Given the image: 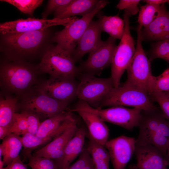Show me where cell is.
I'll return each instance as SVG.
<instances>
[{
    "instance_id": "28",
    "label": "cell",
    "mask_w": 169,
    "mask_h": 169,
    "mask_svg": "<svg viewBox=\"0 0 169 169\" xmlns=\"http://www.w3.org/2000/svg\"><path fill=\"white\" fill-rule=\"evenodd\" d=\"M0 1L12 5L22 13L30 16L33 15L35 9L44 2L43 0H1Z\"/></svg>"
},
{
    "instance_id": "5",
    "label": "cell",
    "mask_w": 169,
    "mask_h": 169,
    "mask_svg": "<svg viewBox=\"0 0 169 169\" xmlns=\"http://www.w3.org/2000/svg\"><path fill=\"white\" fill-rule=\"evenodd\" d=\"M68 104L47 96L35 86L19 97L18 110L28 111L39 119H46L67 110Z\"/></svg>"
},
{
    "instance_id": "18",
    "label": "cell",
    "mask_w": 169,
    "mask_h": 169,
    "mask_svg": "<svg viewBox=\"0 0 169 169\" xmlns=\"http://www.w3.org/2000/svg\"><path fill=\"white\" fill-rule=\"evenodd\" d=\"M163 114L158 108L154 110H142L139 124V133L136 145L150 144L151 139L158 129Z\"/></svg>"
},
{
    "instance_id": "44",
    "label": "cell",
    "mask_w": 169,
    "mask_h": 169,
    "mask_svg": "<svg viewBox=\"0 0 169 169\" xmlns=\"http://www.w3.org/2000/svg\"><path fill=\"white\" fill-rule=\"evenodd\" d=\"M167 158L169 162V140L168 142V143L167 148V152H166Z\"/></svg>"
},
{
    "instance_id": "9",
    "label": "cell",
    "mask_w": 169,
    "mask_h": 169,
    "mask_svg": "<svg viewBox=\"0 0 169 169\" xmlns=\"http://www.w3.org/2000/svg\"><path fill=\"white\" fill-rule=\"evenodd\" d=\"M109 3L107 0H99L91 12L75 20L61 30L55 32L54 43L72 55L93 18Z\"/></svg>"
},
{
    "instance_id": "7",
    "label": "cell",
    "mask_w": 169,
    "mask_h": 169,
    "mask_svg": "<svg viewBox=\"0 0 169 169\" xmlns=\"http://www.w3.org/2000/svg\"><path fill=\"white\" fill-rule=\"evenodd\" d=\"M116 106H131L142 110L158 109L152 103L146 92L124 83L121 86L112 88L103 99L98 108Z\"/></svg>"
},
{
    "instance_id": "6",
    "label": "cell",
    "mask_w": 169,
    "mask_h": 169,
    "mask_svg": "<svg viewBox=\"0 0 169 169\" xmlns=\"http://www.w3.org/2000/svg\"><path fill=\"white\" fill-rule=\"evenodd\" d=\"M75 63L71 54L56 44L46 51L38 64L41 74L75 78L80 72Z\"/></svg>"
},
{
    "instance_id": "13",
    "label": "cell",
    "mask_w": 169,
    "mask_h": 169,
    "mask_svg": "<svg viewBox=\"0 0 169 169\" xmlns=\"http://www.w3.org/2000/svg\"><path fill=\"white\" fill-rule=\"evenodd\" d=\"M116 47L115 39L110 37L102 41L81 64L80 72L93 75L99 74L111 64Z\"/></svg>"
},
{
    "instance_id": "49",
    "label": "cell",
    "mask_w": 169,
    "mask_h": 169,
    "mask_svg": "<svg viewBox=\"0 0 169 169\" xmlns=\"http://www.w3.org/2000/svg\"><path fill=\"white\" fill-rule=\"evenodd\" d=\"M166 93V94L167 95H169V92L168 93H166V92H165Z\"/></svg>"
},
{
    "instance_id": "16",
    "label": "cell",
    "mask_w": 169,
    "mask_h": 169,
    "mask_svg": "<svg viewBox=\"0 0 169 169\" xmlns=\"http://www.w3.org/2000/svg\"><path fill=\"white\" fill-rule=\"evenodd\" d=\"M135 152L137 169H165L169 165L167 158L152 145H136Z\"/></svg>"
},
{
    "instance_id": "36",
    "label": "cell",
    "mask_w": 169,
    "mask_h": 169,
    "mask_svg": "<svg viewBox=\"0 0 169 169\" xmlns=\"http://www.w3.org/2000/svg\"><path fill=\"white\" fill-rule=\"evenodd\" d=\"M93 162L91 155L87 148H84L77 160L68 169H84Z\"/></svg>"
},
{
    "instance_id": "40",
    "label": "cell",
    "mask_w": 169,
    "mask_h": 169,
    "mask_svg": "<svg viewBox=\"0 0 169 169\" xmlns=\"http://www.w3.org/2000/svg\"><path fill=\"white\" fill-rule=\"evenodd\" d=\"M95 169H110L109 163L93 154H90Z\"/></svg>"
},
{
    "instance_id": "4",
    "label": "cell",
    "mask_w": 169,
    "mask_h": 169,
    "mask_svg": "<svg viewBox=\"0 0 169 169\" xmlns=\"http://www.w3.org/2000/svg\"><path fill=\"white\" fill-rule=\"evenodd\" d=\"M79 110L92 112L104 122H109L130 131L138 127L142 110L138 108L129 109L121 106H113L104 109L94 108L80 100L74 108L69 109L72 112Z\"/></svg>"
},
{
    "instance_id": "29",
    "label": "cell",
    "mask_w": 169,
    "mask_h": 169,
    "mask_svg": "<svg viewBox=\"0 0 169 169\" xmlns=\"http://www.w3.org/2000/svg\"><path fill=\"white\" fill-rule=\"evenodd\" d=\"M28 124L26 116L22 111L16 112L13 123L9 130V134L14 133L18 136L23 135L28 132Z\"/></svg>"
},
{
    "instance_id": "23",
    "label": "cell",
    "mask_w": 169,
    "mask_h": 169,
    "mask_svg": "<svg viewBox=\"0 0 169 169\" xmlns=\"http://www.w3.org/2000/svg\"><path fill=\"white\" fill-rule=\"evenodd\" d=\"M19 97L3 91L0 96V126H10L12 125L15 114L18 110Z\"/></svg>"
},
{
    "instance_id": "2",
    "label": "cell",
    "mask_w": 169,
    "mask_h": 169,
    "mask_svg": "<svg viewBox=\"0 0 169 169\" xmlns=\"http://www.w3.org/2000/svg\"><path fill=\"white\" fill-rule=\"evenodd\" d=\"M38 64L23 61H0V85L2 91L20 97L40 81Z\"/></svg>"
},
{
    "instance_id": "20",
    "label": "cell",
    "mask_w": 169,
    "mask_h": 169,
    "mask_svg": "<svg viewBox=\"0 0 169 169\" xmlns=\"http://www.w3.org/2000/svg\"><path fill=\"white\" fill-rule=\"evenodd\" d=\"M86 132L84 127L78 128L65 148L63 157L57 165L59 169H68L71 163L79 155L84 149Z\"/></svg>"
},
{
    "instance_id": "41",
    "label": "cell",
    "mask_w": 169,
    "mask_h": 169,
    "mask_svg": "<svg viewBox=\"0 0 169 169\" xmlns=\"http://www.w3.org/2000/svg\"><path fill=\"white\" fill-rule=\"evenodd\" d=\"M143 1L146 2V4L156 5L165 4L166 3H169V0H145Z\"/></svg>"
},
{
    "instance_id": "12",
    "label": "cell",
    "mask_w": 169,
    "mask_h": 169,
    "mask_svg": "<svg viewBox=\"0 0 169 169\" xmlns=\"http://www.w3.org/2000/svg\"><path fill=\"white\" fill-rule=\"evenodd\" d=\"M78 84L75 78L50 76L35 86L47 96L69 103L76 97Z\"/></svg>"
},
{
    "instance_id": "15",
    "label": "cell",
    "mask_w": 169,
    "mask_h": 169,
    "mask_svg": "<svg viewBox=\"0 0 169 169\" xmlns=\"http://www.w3.org/2000/svg\"><path fill=\"white\" fill-rule=\"evenodd\" d=\"M78 128L75 119L63 132L44 147L36 150L33 155L55 159L57 165L63 157L67 144L74 136Z\"/></svg>"
},
{
    "instance_id": "19",
    "label": "cell",
    "mask_w": 169,
    "mask_h": 169,
    "mask_svg": "<svg viewBox=\"0 0 169 169\" xmlns=\"http://www.w3.org/2000/svg\"><path fill=\"white\" fill-rule=\"evenodd\" d=\"M77 113L85 124L89 136L94 141L105 146L108 141L109 129L105 122L95 114L88 111L79 110Z\"/></svg>"
},
{
    "instance_id": "45",
    "label": "cell",
    "mask_w": 169,
    "mask_h": 169,
    "mask_svg": "<svg viewBox=\"0 0 169 169\" xmlns=\"http://www.w3.org/2000/svg\"><path fill=\"white\" fill-rule=\"evenodd\" d=\"M29 166L31 169H40L34 166Z\"/></svg>"
},
{
    "instance_id": "30",
    "label": "cell",
    "mask_w": 169,
    "mask_h": 169,
    "mask_svg": "<svg viewBox=\"0 0 169 169\" xmlns=\"http://www.w3.org/2000/svg\"><path fill=\"white\" fill-rule=\"evenodd\" d=\"M28 157L29 166H34L40 169H59L56 162L50 158L34 156L30 154Z\"/></svg>"
},
{
    "instance_id": "39",
    "label": "cell",
    "mask_w": 169,
    "mask_h": 169,
    "mask_svg": "<svg viewBox=\"0 0 169 169\" xmlns=\"http://www.w3.org/2000/svg\"><path fill=\"white\" fill-rule=\"evenodd\" d=\"M4 166L3 161L0 158V169H27L26 165L21 160L19 156L6 167H4Z\"/></svg>"
},
{
    "instance_id": "38",
    "label": "cell",
    "mask_w": 169,
    "mask_h": 169,
    "mask_svg": "<svg viewBox=\"0 0 169 169\" xmlns=\"http://www.w3.org/2000/svg\"><path fill=\"white\" fill-rule=\"evenodd\" d=\"M157 92H169V79L167 76L161 74L156 77L155 87L152 93Z\"/></svg>"
},
{
    "instance_id": "48",
    "label": "cell",
    "mask_w": 169,
    "mask_h": 169,
    "mask_svg": "<svg viewBox=\"0 0 169 169\" xmlns=\"http://www.w3.org/2000/svg\"><path fill=\"white\" fill-rule=\"evenodd\" d=\"M130 169H137V168H136V166L135 165L132 166V167Z\"/></svg>"
},
{
    "instance_id": "31",
    "label": "cell",
    "mask_w": 169,
    "mask_h": 169,
    "mask_svg": "<svg viewBox=\"0 0 169 169\" xmlns=\"http://www.w3.org/2000/svg\"><path fill=\"white\" fill-rule=\"evenodd\" d=\"M89 141L87 148L90 154H94L109 163V153L105 146L94 141L89 136Z\"/></svg>"
},
{
    "instance_id": "25",
    "label": "cell",
    "mask_w": 169,
    "mask_h": 169,
    "mask_svg": "<svg viewBox=\"0 0 169 169\" xmlns=\"http://www.w3.org/2000/svg\"><path fill=\"white\" fill-rule=\"evenodd\" d=\"M2 143L5 149L3 161L4 166H7L19 156L23 146L21 137L15 134L11 133L3 140Z\"/></svg>"
},
{
    "instance_id": "17",
    "label": "cell",
    "mask_w": 169,
    "mask_h": 169,
    "mask_svg": "<svg viewBox=\"0 0 169 169\" xmlns=\"http://www.w3.org/2000/svg\"><path fill=\"white\" fill-rule=\"evenodd\" d=\"M102 32L98 19L90 22L72 54L75 63L87 53L93 51L100 44L102 41L101 39Z\"/></svg>"
},
{
    "instance_id": "21",
    "label": "cell",
    "mask_w": 169,
    "mask_h": 169,
    "mask_svg": "<svg viewBox=\"0 0 169 169\" xmlns=\"http://www.w3.org/2000/svg\"><path fill=\"white\" fill-rule=\"evenodd\" d=\"M166 11L142 30V40L169 41V15Z\"/></svg>"
},
{
    "instance_id": "14",
    "label": "cell",
    "mask_w": 169,
    "mask_h": 169,
    "mask_svg": "<svg viewBox=\"0 0 169 169\" xmlns=\"http://www.w3.org/2000/svg\"><path fill=\"white\" fill-rule=\"evenodd\" d=\"M136 140L121 135L109 140L105 147L108 151L114 169H125L135 152Z\"/></svg>"
},
{
    "instance_id": "27",
    "label": "cell",
    "mask_w": 169,
    "mask_h": 169,
    "mask_svg": "<svg viewBox=\"0 0 169 169\" xmlns=\"http://www.w3.org/2000/svg\"><path fill=\"white\" fill-rule=\"evenodd\" d=\"M21 140L25 151L26 156L30 154L29 151L50 142L52 139L50 137L41 138L27 132L22 136Z\"/></svg>"
},
{
    "instance_id": "24",
    "label": "cell",
    "mask_w": 169,
    "mask_h": 169,
    "mask_svg": "<svg viewBox=\"0 0 169 169\" xmlns=\"http://www.w3.org/2000/svg\"><path fill=\"white\" fill-rule=\"evenodd\" d=\"M98 20L102 31L115 39H121L124 33V22L118 15L107 16L100 14L99 16Z\"/></svg>"
},
{
    "instance_id": "50",
    "label": "cell",
    "mask_w": 169,
    "mask_h": 169,
    "mask_svg": "<svg viewBox=\"0 0 169 169\" xmlns=\"http://www.w3.org/2000/svg\"><path fill=\"white\" fill-rule=\"evenodd\" d=\"M167 13L169 15V11H167Z\"/></svg>"
},
{
    "instance_id": "34",
    "label": "cell",
    "mask_w": 169,
    "mask_h": 169,
    "mask_svg": "<svg viewBox=\"0 0 169 169\" xmlns=\"http://www.w3.org/2000/svg\"><path fill=\"white\" fill-rule=\"evenodd\" d=\"M169 54V41L157 42L151 51V59L160 58L166 60Z\"/></svg>"
},
{
    "instance_id": "35",
    "label": "cell",
    "mask_w": 169,
    "mask_h": 169,
    "mask_svg": "<svg viewBox=\"0 0 169 169\" xmlns=\"http://www.w3.org/2000/svg\"><path fill=\"white\" fill-rule=\"evenodd\" d=\"M140 0H120L116 6L120 10H125L130 15L136 14L140 9L138 5Z\"/></svg>"
},
{
    "instance_id": "32",
    "label": "cell",
    "mask_w": 169,
    "mask_h": 169,
    "mask_svg": "<svg viewBox=\"0 0 169 169\" xmlns=\"http://www.w3.org/2000/svg\"><path fill=\"white\" fill-rule=\"evenodd\" d=\"M151 99L159 105L164 116L169 120V97L165 92H155L149 95Z\"/></svg>"
},
{
    "instance_id": "22",
    "label": "cell",
    "mask_w": 169,
    "mask_h": 169,
    "mask_svg": "<svg viewBox=\"0 0 169 169\" xmlns=\"http://www.w3.org/2000/svg\"><path fill=\"white\" fill-rule=\"evenodd\" d=\"M99 1L73 0L68 5L54 13V18L64 19L78 15L83 17L93 10Z\"/></svg>"
},
{
    "instance_id": "33",
    "label": "cell",
    "mask_w": 169,
    "mask_h": 169,
    "mask_svg": "<svg viewBox=\"0 0 169 169\" xmlns=\"http://www.w3.org/2000/svg\"><path fill=\"white\" fill-rule=\"evenodd\" d=\"M73 0H49L46 7L41 14L42 18L47 19L52 13L59 11L69 4Z\"/></svg>"
},
{
    "instance_id": "10",
    "label": "cell",
    "mask_w": 169,
    "mask_h": 169,
    "mask_svg": "<svg viewBox=\"0 0 169 169\" xmlns=\"http://www.w3.org/2000/svg\"><path fill=\"white\" fill-rule=\"evenodd\" d=\"M81 76L76 97L93 108H99L103 99L114 87L112 78H99L84 73Z\"/></svg>"
},
{
    "instance_id": "1",
    "label": "cell",
    "mask_w": 169,
    "mask_h": 169,
    "mask_svg": "<svg viewBox=\"0 0 169 169\" xmlns=\"http://www.w3.org/2000/svg\"><path fill=\"white\" fill-rule=\"evenodd\" d=\"M55 32L51 27L23 33L1 34L0 51L4 59L30 62L40 59L54 45Z\"/></svg>"
},
{
    "instance_id": "11",
    "label": "cell",
    "mask_w": 169,
    "mask_h": 169,
    "mask_svg": "<svg viewBox=\"0 0 169 169\" xmlns=\"http://www.w3.org/2000/svg\"><path fill=\"white\" fill-rule=\"evenodd\" d=\"M77 19L75 16L64 19L20 18L1 23L0 32L1 34L15 33L43 30L59 25L66 27Z\"/></svg>"
},
{
    "instance_id": "3",
    "label": "cell",
    "mask_w": 169,
    "mask_h": 169,
    "mask_svg": "<svg viewBox=\"0 0 169 169\" xmlns=\"http://www.w3.org/2000/svg\"><path fill=\"white\" fill-rule=\"evenodd\" d=\"M142 28L138 26L136 51L126 70L127 79L124 84L142 90L149 95L153 91L156 77L152 74L150 62L142 46Z\"/></svg>"
},
{
    "instance_id": "8",
    "label": "cell",
    "mask_w": 169,
    "mask_h": 169,
    "mask_svg": "<svg viewBox=\"0 0 169 169\" xmlns=\"http://www.w3.org/2000/svg\"><path fill=\"white\" fill-rule=\"evenodd\" d=\"M130 16L125 11L123 15L124 22V33L119 44L115 50L111 64V77L115 88L120 86L121 77L131 63L136 51L135 43L130 31Z\"/></svg>"
},
{
    "instance_id": "47",
    "label": "cell",
    "mask_w": 169,
    "mask_h": 169,
    "mask_svg": "<svg viewBox=\"0 0 169 169\" xmlns=\"http://www.w3.org/2000/svg\"><path fill=\"white\" fill-rule=\"evenodd\" d=\"M161 74L164 76H167L169 79V74Z\"/></svg>"
},
{
    "instance_id": "43",
    "label": "cell",
    "mask_w": 169,
    "mask_h": 169,
    "mask_svg": "<svg viewBox=\"0 0 169 169\" xmlns=\"http://www.w3.org/2000/svg\"><path fill=\"white\" fill-rule=\"evenodd\" d=\"M84 169H95L93 161Z\"/></svg>"
},
{
    "instance_id": "46",
    "label": "cell",
    "mask_w": 169,
    "mask_h": 169,
    "mask_svg": "<svg viewBox=\"0 0 169 169\" xmlns=\"http://www.w3.org/2000/svg\"><path fill=\"white\" fill-rule=\"evenodd\" d=\"M165 61H167V62H168L169 63V54Z\"/></svg>"
},
{
    "instance_id": "42",
    "label": "cell",
    "mask_w": 169,
    "mask_h": 169,
    "mask_svg": "<svg viewBox=\"0 0 169 169\" xmlns=\"http://www.w3.org/2000/svg\"><path fill=\"white\" fill-rule=\"evenodd\" d=\"M10 126H0V139L3 140L9 135Z\"/></svg>"
},
{
    "instance_id": "26",
    "label": "cell",
    "mask_w": 169,
    "mask_h": 169,
    "mask_svg": "<svg viewBox=\"0 0 169 169\" xmlns=\"http://www.w3.org/2000/svg\"><path fill=\"white\" fill-rule=\"evenodd\" d=\"M166 11L165 4L156 5L146 4L140 7L138 17L139 25L147 27L156 18Z\"/></svg>"
},
{
    "instance_id": "52",
    "label": "cell",
    "mask_w": 169,
    "mask_h": 169,
    "mask_svg": "<svg viewBox=\"0 0 169 169\" xmlns=\"http://www.w3.org/2000/svg\"><path fill=\"white\" fill-rule=\"evenodd\" d=\"M167 169V168H166V169Z\"/></svg>"
},
{
    "instance_id": "51",
    "label": "cell",
    "mask_w": 169,
    "mask_h": 169,
    "mask_svg": "<svg viewBox=\"0 0 169 169\" xmlns=\"http://www.w3.org/2000/svg\"><path fill=\"white\" fill-rule=\"evenodd\" d=\"M167 95V94H166ZM167 95V96L169 97V95Z\"/></svg>"
},
{
    "instance_id": "37",
    "label": "cell",
    "mask_w": 169,
    "mask_h": 169,
    "mask_svg": "<svg viewBox=\"0 0 169 169\" xmlns=\"http://www.w3.org/2000/svg\"><path fill=\"white\" fill-rule=\"evenodd\" d=\"M23 112L27 120L28 124V132L33 135L36 134L41 124L39 118L35 114L25 111Z\"/></svg>"
}]
</instances>
